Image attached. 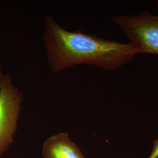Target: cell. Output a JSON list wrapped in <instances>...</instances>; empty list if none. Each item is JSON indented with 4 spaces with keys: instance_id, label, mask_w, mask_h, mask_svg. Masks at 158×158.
<instances>
[{
    "instance_id": "7",
    "label": "cell",
    "mask_w": 158,
    "mask_h": 158,
    "mask_svg": "<svg viewBox=\"0 0 158 158\" xmlns=\"http://www.w3.org/2000/svg\"><path fill=\"white\" fill-rule=\"evenodd\" d=\"M156 5H157V8H158V1H157V2H156Z\"/></svg>"
},
{
    "instance_id": "4",
    "label": "cell",
    "mask_w": 158,
    "mask_h": 158,
    "mask_svg": "<svg viewBox=\"0 0 158 158\" xmlns=\"http://www.w3.org/2000/svg\"><path fill=\"white\" fill-rule=\"evenodd\" d=\"M44 158H85L68 134L60 132L48 138L42 147Z\"/></svg>"
},
{
    "instance_id": "3",
    "label": "cell",
    "mask_w": 158,
    "mask_h": 158,
    "mask_svg": "<svg viewBox=\"0 0 158 158\" xmlns=\"http://www.w3.org/2000/svg\"><path fill=\"white\" fill-rule=\"evenodd\" d=\"M23 100V93L10 74H5L0 87V158L14 141Z\"/></svg>"
},
{
    "instance_id": "6",
    "label": "cell",
    "mask_w": 158,
    "mask_h": 158,
    "mask_svg": "<svg viewBox=\"0 0 158 158\" xmlns=\"http://www.w3.org/2000/svg\"><path fill=\"white\" fill-rule=\"evenodd\" d=\"M4 74L3 73L2 71V69H1V63H0V87H1V85H2V80L4 79Z\"/></svg>"
},
{
    "instance_id": "1",
    "label": "cell",
    "mask_w": 158,
    "mask_h": 158,
    "mask_svg": "<svg viewBox=\"0 0 158 158\" xmlns=\"http://www.w3.org/2000/svg\"><path fill=\"white\" fill-rule=\"evenodd\" d=\"M44 28L47 60L53 73L84 64L116 70L139 54L129 43L103 39L81 30L66 29L51 15L44 17Z\"/></svg>"
},
{
    "instance_id": "5",
    "label": "cell",
    "mask_w": 158,
    "mask_h": 158,
    "mask_svg": "<svg viewBox=\"0 0 158 158\" xmlns=\"http://www.w3.org/2000/svg\"><path fill=\"white\" fill-rule=\"evenodd\" d=\"M148 158H158V138L154 142L152 151Z\"/></svg>"
},
{
    "instance_id": "2",
    "label": "cell",
    "mask_w": 158,
    "mask_h": 158,
    "mask_svg": "<svg viewBox=\"0 0 158 158\" xmlns=\"http://www.w3.org/2000/svg\"><path fill=\"white\" fill-rule=\"evenodd\" d=\"M111 19L122 29L129 44L139 54L158 56V15L144 11L136 15H114Z\"/></svg>"
}]
</instances>
